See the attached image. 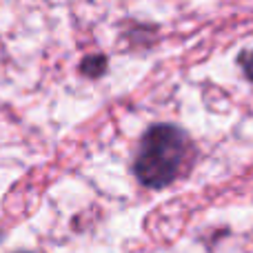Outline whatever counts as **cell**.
Listing matches in <instances>:
<instances>
[{
  "label": "cell",
  "mask_w": 253,
  "mask_h": 253,
  "mask_svg": "<svg viewBox=\"0 0 253 253\" xmlns=\"http://www.w3.org/2000/svg\"><path fill=\"white\" fill-rule=\"evenodd\" d=\"M198 147L178 125L158 123L142 133L131 160V171L142 187L160 191L191 171Z\"/></svg>",
  "instance_id": "1"
},
{
  "label": "cell",
  "mask_w": 253,
  "mask_h": 253,
  "mask_svg": "<svg viewBox=\"0 0 253 253\" xmlns=\"http://www.w3.org/2000/svg\"><path fill=\"white\" fill-rule=\"evenodd\" d=\"M109 69V58L105 53H87L78 65V74L89 80H98Z\"/></svg>",
  "instance_id": "2"
},
{
  "label": "cell",
  "mask_w": 253,
  "mask_h": 253,
  "mask_svg": "<svg viewBox=\"0 0 253 253\" xmlns=\"http://www.w3.org/2000/svg\"><path fill=\"white\" fill-rule=\"evenodd\" d=\"M238 67L242 69L245 78L253 83V49H245V51L238 53Z\"/></svg>",
  "instance_id": "3"
},
{
  "label": "cell",
  "mask_w": 253,
  "mask_h": 253,
  "mask_svg": "<svg viewBox=\"0 0 253 253\" xmlns=\"http://www.w3.org/2000/svg\"><path fill=\"white\" fill-rule=\"evenodd\" d=\"M16 253H31V251H16Z\"/></svg>",
  "instance_id": "4"
}]
</instances>
